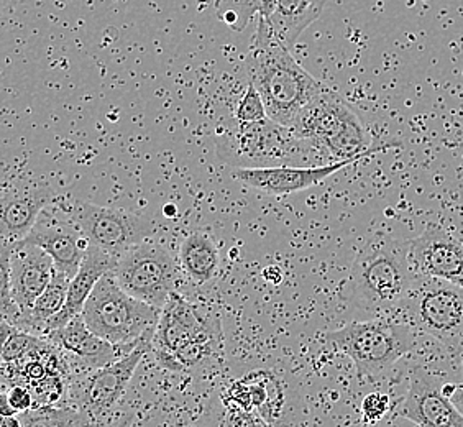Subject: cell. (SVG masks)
<instances>
[{
    "mask_svg": "<svg viewBox=\"0 0 463 427\" xmlns=\"http://www.w3.org/2000/svg\"><path fill=\"white\" fill-rule=\"evenodd\" d=\"M221 401L225 404L231 406H237L241 410H253V396H251V390H250L249 383L245 382L243 378L232 382L222 394H221Z\"/></svg>",
    "mask_w": 463,
    "mask_h": 427,
    "instance_id": "31",
    "label": "cell"
},
{
    "mask_svg": "<svg viewBox=\"0 0 463 427\" xmlns=\"http://www.w3.org/2000/svg\"><path fill=\"white\" fill-rule=\"evenodd\" d=\"M46 338L53 342L56 347L61 348L66 358H74L80 364L82 368L80 374L108 366L135 348L114 346L99 337L88 327L82 314L70 320L61 329L52 332Z\"/></svg>",
    "mask_w": 463,
    "mask_h": 427,
    "instance_id": "17",
    "label": "cell"
},
{
    "mask_svg": "<svg viewBox=\"0 0 463 427\" xmlns=\"http://www.w3.org/2000/svg\"><path fill=\"white\" fill-rule=\"evenodd\" d=\"M161 309L125 293L112 271L99 280L82 318L99 337L114 346L135 347L145 336L155 334Z\"/></svg>",
    "mask_w": 463,
    "mask_h": 427,
    "instance_id": "6",
    "label": "cell"
},
{
    "mask_svg": "<svg viewBox=\"0 0 463 427\" xmlns=\"http://www.w3.org/2000/svg\"><path fill=\"white\" fill-rule=\"evenodd\" d=\"M22 242L45 250L53 259L54 268L71 280L80 271L90 247V242L82 235L78 223L56 204V201L40 214L35 227Z\"/></svg>",
    "mask_w": 463,
    "mask_h": 427,
    "instance_id": "12",
    "label": "cell"
},
{
    "mask_svg": "<svg viewBox=\"0 0 463 427\" xmlns=\"http://www.w3.org/2000/svg\"><path fill=\"white\" fill-rule=\"evenodd\" d=\"M10 406L17 414L35 408V398L32 390L25 384H12L7 392Z\"/></svg>",
    "mask_w": 463,
    "mask_h": 427,
    "instance_id": "32",
    "label": "cell"
},
{
    "mask_svg": "<svg viewBox=\"0 0 463 427\" xmlns=\"http://www.w3.org/2000/svg\"><path fill=\"white\" fill-rule=\"evenodd\" d=\"M54 270L53 259L40 247L18 242L10 250L9 293L22 314L17 326L50 285Z\"/></svg>",
    "mask_w": 463,
    "mask_h": 427,
    "instance_id": "14",
    "label": "cell"
},
{
    "mask_svg": "<svg viewBox=\"0 0 463 427\" xmlns=\"http://www.w3.org/2000/svg\"><path fill=\"white\" fill-rule=\"evenodd\" d=\"M112 273L125 293L156 309L179 291L183 270L179 260L158 242H142L116 260Z\"/></svg>",
    "mask_w": 463,
    "mask_h": 427,
    "instance_id": "9",
    "label": "cell"
},
{
    "mask_svg": "<svg viewBox=\"0 0 463 427\" xmlns=\"http://www.w3.org/2000/svg\"><path fill=\"white\" fill-rule=\"evenodd\" d=\"M71 278L54 270L53 278L45 291L36 299L33 308L27 316L20 320L18 329L27 330L30 334H35L38 337H45V329L48 322L61 312L62 306L68 298Z\"/></svg>",
    "mask_w": 463,
    "mask_h": 427,
    "instance_id": "23",
    "label": "cell"
},
{
    "mask_svg": "<svg viewBox=\"0 0 463 427\" xmlns=\"http://www.w3.org/2000/svg\"><path fill=\"white\" fill-rule=\"evenodd\" d=\"M390 410H392V398L386 393H370L362 401V418L366 424H374L382 421Z\"/></svg>",
    "mask_w": 463,
    "mask_h": 427,
    "instance_id": "30",
    "label": "cell"
},
{
    "mask_svg": "<svg viewBox=\"0 0 463 427\" xmlns=\"http://www.w3.org/2000/svg\"><path fill=\"white\" fill-rule=\"evenodd\" d=\"M410 260L416 275L463 288V241L444 227L432 223L411 239Z\"/></svg>",
    "mask_w": 463,
    "mask_h": 427,
    "instance_id": "13",
    "label": "cell"
},
{
    "mask_svg": "<svg viewBox=\"0 0 463 427\" xmlns=\"http://www.w3.org/2000/svg\"><path fill=\"white\" fill-rule=\"evenodd\" d=\"M211 427H275L260 416L257 411L241 410L237 406L219 404L211 411Z\"/></svg>",
    "mask_w": 463,
    "mask_h": 427,
    "instance_id": "28",
    "label": "cell"
},
{
    "mask_svg": "<svg viewBox=\"0 0 463 427\" xmlns=\"http://www.w3.org/2000/svg\"><path fill=\"white\" fill-rule=\"evenodd\" d=\"M0 414H2V416H17V413L12 410V406H10L7 392H4L0 394Z\"/></svg>",
    "mask_w": 463,
    "mask_h": 427,
    "instance_id": "34",
    "label": "cell"
},
{
    "mask_svg": "<svg viewBox=\"0 0 463 427\" xmlns=\"http://www.w3.org/2000/svg\"><path fill=\"white\" fill-rule=\"evenodd\" d=\"M153 334L135 346L132 352L98 370L84 372L70 383V406L80 413V427H92L108 418L122 400L128 383L143 356L152 352Z\"/></svg>",
    "mask_w": 463,
    "mask_h": 427,
    "instance_id": "8",
    "label": "cell"
},
{
    "mask_svg": "<svg viewBox=\"0 0 463 427\" xmlns=\"http://www.w3.org/2000/svg\"><path fill=\"white\" fill-rule=\"evenodd\" d=\"M52 187L28 186L12 189L2 197L0 204V237L2 242L15 245L25 241L35 227L40 214L56 201Z\"/></svg>",
    "mask_w": 463,
    "mask_h": 427,
    "instance_id": "18",
    "label": "cell"
},
{
    "mask_svg": "<svg viewBox=\"0 0 463 427\" xmlns=\"http://www.w3.org/2000/svg\"><path fill=\"white\" fill-rule=\"evenodd\" d=\"M261 383L267 388V401L257 413L275 427H288L294 416L293 400L289 396V386L273 370H255Z\"/></svg>",
    "mask_w": 463,
    "mask_h": 427,
    "instance_id": "24",
    "label": "cell"
},
{
    "mask_svg": "<svg viewBox=\"0 0 463 427\" xmlns=\"http://www.w3.org/2000/svg\"><path fill=\"white\" fill-rule=\"evenodd\" d=\"M211 312L175 291L161 309L160 320L153 334L152 352L156 358L173 356L204 329Z\"/></svg>",
    "mask_w": 463,
    "mask_h": 427,
    "instance_id": "16",
    "label": "cell"
},
{
    "mask_svg": "<svg viewBox=\"0 0 463 427\" xmlns=\"http://www.w3.org/2000/svg\"><path fill=\"white\" fill-rule=\"evenodd\" d=\"M418 275L411 265L410 241L374 233L352 263L350 301L372 318L392 316L410 296Z\"/></svg>",
    "mask_w": 463,
    "mask_h": 427,
    "instance_id": "2",
    "label": "cell"
},
{
    "mask_svg": "<svg viewBox=\"0 0 463 427\" xmlns=\"http://www.w3.org/2000/svg\"><path fill=\"white\" fill-rule=\"evenodd\" d=\"M45 337H38L27 330L18 329L9 320L2 319V362L12 364L38 347Z\"/></svg>",
    "mask_w": 463,
    "mask_h": 427,
    "instance_id": "27",
    "label": "cell"
},
{
    "mask_svg": "<svg viewBox=\"0 0 463 427\" xmlns=\"http://www.w3.org/2000/svg\"><path fill=\"white\" fill-rule=\"evenodd\" d=\"M116 260L106 251L90 245L86 251V257L80 263V271L76 273L70 283L68 298L62 306L61 312L58 316H54L53 319L50 320L46 326L45 338L54 330L61 329L70 320L82 314V309L88 303L90 293L98 285L99 280L114 270Z\"/></svg>",
    "mask_w": 463,
    "mask_h": 427,
    "instance_id": "19",
    "label": "cell"
},
{
    "mask_svg": "<svg viewBox=\"0 0 463 427\" xmlns=\"http://www.w3.org/2000/svg\"><path fill=\"white\" fill-rule=\"evenodd\" d=\"M223 356L222 322L217 314H213L207 320L204 329L191 338L186 346L179 348L173 356L156 358L158 365L168 372L184 374L197 372L207 366L214 365Z\"/></svg>",
    "mask_w": 463,
    "mask_h": 427,
    "instance_id": "20",
    "label": "cell"
},
{
    "mask_svg": "<svg viewBox=\"0 0 463 427\" xmlns=\"http://www.w3.org/2000/svg\"><path fill=\"white\" fill-rule=\"evenodd\" d=\"M178 260L183 275L196 286L211 283L221 268L219 247L205 232H193L183 239Z\"/></svg>",
    "mask_w": 463,
    "mask_h": 427,
    "instance_id": "21",
    "label": "cell"
},
{
    "mask_svg": "<svg viewBox=\"0 0 463 427\" xmlns=\"http://www.w3.org/2000/svg\"><path fill=\"white\" fill-rule=\"evenodd\" d=\"M322 342L347 356L360 382L373 380L416 348V330L394 316L354 320L322 336Z\"/></svg>",
    "mask_w": 463,
    "mask_h": 427,
    "instance_id": "5",
    "label": "cell"
},
{
    "mask_svg": "<svg viewBox=\"0 0 463 427\" xmlns=\"http://www.w3.org/2000/svg\"><path fill=\"white\" fill-rule=\"evenodd\" d=\"M267 273H263V278L267 280V281H271V283H279L281 281V271H279V268L269 267L265 270Z\"/></svg>",
    "mask_w": 463,
    "mask_h": 427,
    "instance_id": "35",
    "label": "cell"
},
{
    "mask_svg": "<svg viewBox=\"0 0 463 427\" xmlns=\"http://www.w3.org/2000/svg\"><path fill=\"white\" fill-rule=\"evenodd\" d=\"M24 427H80V416L72 406H35L17 414Z\"/></svg>",
    "mask_w": 463,
    "mask_h": 427,
    "instance_id": "26",
    "label": "cell"
},
{
    "mask_svg": "<svg viewBox=\"0 0 463 427\" xmlns=\"http://www.w3.org/2000/svg\"><path fill=\"white\" fill-rule=\"evenodd\" d=\"M326 4L327 0H277V7L268 20L278 38L291 48L299 36L321 17Z\"/></svg>",
    "mask_w": 463,
    "mask_h": 427,
    "instance_id": "22",
    "label": "cell"
},
{
    "mask_svg": "<svg viewBox=\"0 0 463 427\" xmlns=\"http://www.w3.org/2000/svg\"><path fill=\"white\" fill-rule=\"evenodd\" d=\"M454 356L458 358V375H460V383L457 382L458 390L455 393L454 401L457 404H463V350L457 352Z\"/></svg>",
    "mask_w": 463,
    "mask_h": 427,
    "instance_id": "33",
    "label": "cell"
},
{
    "mask_svg": "<svg viewBox=\"0 0 463 427\" xmlns=\"http://www.w3.org/2000/svg\"><path fill=\"white\" fill-rule=\"evenodd\" d=\"M291 48L278 38L267 17L259 15L250 46L247 71L259 90L267 114L277 124L291 127L294 119L326 86L294 60Z\"/></svg>",
    "mask_w": 463,
    "mask_h": 427,
    "instance_id": "1",
    "label": "cell"
},
{
    "mask_svg": "<svg viewBox=\"0 0 463 427\" xmlns=\"http://www.w3.org/2000/svg\"><path fill=\"white\" fill-rule=\"evenodd\" d=\"M56 204L78 223L82 235L98 247L118 259L127 250L148 241L152 235V225L143 217L124 209H112L86 203L80 199L56 197Z\"/></svg>",
    "mask_w": 463,
    "mask_h": 427,
    "instance_id": "10",
    "label": "cell"
},
{
    "mask_svg": "<svg viewBox=\"0 0 463 427\" xmlns=\"http://www.w3.org/2000/svg\"><path fill=\"white\" fill-rule=\"evenodd\" d=\"M277 7V0H217L215 10L219 18L232 30L241 32L253 15L269 17Z\"/></svg>",
    "mask_w": 463,
    "mask_h": 427,
    "instance_id": "25",
    "label": "cell"
},
{
    "mask_svg": "<svg viewBox=\"0 0 463 427\" xmlns=\"http://www.w3.org/2000/svg\"><path fill=\"white\" fill-rule=\"evenodd\" d=\"M233 117L241 122H260V120L267 119V107L263 104V99L260 96L259 90L251 82H249V88L235 109Z\"/></svg>",
    "mask_w": 463,
    "mask_h": 427,
    "instance_id": "29",
    "label": "cell"
},
{
    "mask_svg": "<svg viewBox=\"0 0 463 427\" xmlns=\"http://www.w3.org/2000/svg\"><path fill=\"white\" fill-rule=\"evenodd\" d=\"M0 427H24L18 416H2Z\"/></svg>",
    "mask_w": 463,
    "mask_h": 427,
    "instance_id": "36",
    "label": "cell"
},
{
    "mask_svg": "<svg viewBox=\"0 0 463 427\" xmlns=\"http://www.w3.org/2000/svg\"><path fill=\"white\" fill-rule=\"evenodd\" d=\"M444 382L428 368H414L394 414L419 427H463V411L444 392Z\"/></svg>",
    "mask_w": 463,
    "mask_h": 427,
    "instance_id": "11",
    "label": "cell"
},
{
    "mask_svg": "<svg viewBox=\"0 0 463 427\" xmlns=\"http://www.w3.org/2000/svg\"><path fill=\"white\" fill-rule=\"evenodd\" d=\"M293 134L309 140L330 163L356 160L384 152V147H372V137L352 107L329 88L312 99L289 127Z\"/></svg>",
    "mask_w": 463,
    "mask_h": 427,
    "instance_id": "4",
    "label": "cell"
},
{
    "mask_svg": "<svg viewBox=\"0 0 463 427\" xmlns=\"http://www.w3.org/2000/svg\"><path fill=\"white\" fill-rule=\"evenodd\" d=\"M392 316L419 334L436 338L452 354L463 350L462 286L418 276L410 296Z\"/></svg>",
    "mask_w": 463,
    "mask_h": 427,
    "instance_id": "7",
    "label": "cell"
},
{
    "mask_svg": "<svg viewBox=\"0 0 463 427\" xmlns=\"http://www.w3.org/2000/svg\"><path fill=\"white\" fill-rule=\"evenodd\" d=\"M356 160L337 161L319 166H278V168H233L232 178L268 196H289L317 186L322 181L347 168Z\"/></svg>",
    "mask_w": 463,
    "mask_h": 427,
    "instance_id": "15",
    "label": "cell"
},
{
    "mask_svg": "<svg viewBox=\"0 0 463 427\" xmlns=\"http://www.w3.org/2000/svg\"><path fill=\"white\" fill-rule=\"evenodd\" d=\"M217 157L233 168H278L327 165L326 155L269 117L260 122L225 119L215 134Z\"/></svg>",
    "mask_w": 463,
    "mask_h": 427,
    "instance_id": "3",
    "label": "cell"
}]
</instances>
